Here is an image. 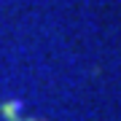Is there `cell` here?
Listing matches in <instances>:
<instances>
[]
</instances>
